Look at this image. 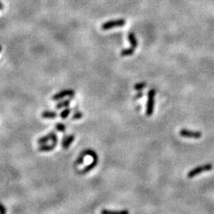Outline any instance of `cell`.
Listing matches in <instances>:
<instances>
[{
    "label": "cell",
    "instance_id": "ba28073f",
    "mask_svg": "<svg viewBox=\"0 0 214 214\" xmlns=\"http://www.w3.org/2000/svg\"><path fill=\"white\" fill-rule=\"evenodd\" d=\"M101 214H129V211L124 210H109V209H102Z\"/></svg>",
    "mask_w": 214,
    "mask_h": 214
},
{
    "label": "cell",
    "instance_id": "4fadbf2b",
    "mask_svg": "<svg viewBox=\"0 0 214 214\" xmlns=\"http://www.w3.org/2000/svg\"><path fill=\"white\" fill-rule=\"evenodd\" d=\"M69 104H70V100H64L63 102H60L56 105V109H60L62 107H67L68 106Z\"/></svg>",
    "mask_w": 214,
    "mask_h": 214
},
{
    "label": "cell",
    "instance_id": "ac0fdd59",
    "mask_svg": "<svg viewBox=\"0 0 214 214\" xmlns=\"http://www.w3.org/2000/svg\"><path fill=\"white\" fill-rule=\"evenodd\" d=\"M0 214H6V209L2 203H0Z\"/></svg>",
    "mask_w": 214,
    "mask_h": 214
},
{
    "label": "cell",
    "instance_id": "3957f363",
    "mask_svg": "<svg viewBox=\"0 0 214 214\" xmlns=\"http://www.w3.org/2000/svg\"><path fill=\"white\" fill-rule=\"evenodd\" d=\"M126 22L124 19H117V20H111L105 22L102 25V30H108L113 27H121L126 25Z\"/></svg>",
    "mask_w": 214,
    "mask_h": 214
},
{
    "label": "cell",
    "instance_id": "52a82bcc",
    "mask_svg": "<svg viewBox=\"0 0 214 214\" xmlns=\"http://www.w3.org/2000/svg\"><path fill=\"white\" fill-rule=\"evenodd\" d=\"M75 139L74 135H69V136H67L64 137L63 139V142H62V147H63L64 149H68L69 146L71 145L73 140Z\"/></svg>",
    "mask_w": 214,
    "mask_h": 214
},
{
    "label": "cell",
    "instance_id": "30bf717a",
    "mask_svg": "<svg viewBox=\"0 0 214 214\" xmlns=\"http://www.w3.org/2000/svg\"><path fill=\"white\" fill-rule=\"evenodd\" d=\"M128 38H129V41H130V43H131L132 48L136 49L137 47V38H136V37H135L134 33H129V34H128Z\"/></svg>",
    "mask_w": 214,
    "mask_h": 214
},
{
    "label": "cell",
    "instance_id": "8fae6325",
    "mask_svg": "<svg viewBox=\"0 0 214 214\" xmlns=\"http://www.w3.org/2000/svg\"><path fill=\"white\" fill-rule=\"evenodd\" d=\"M56 144H54V143L51 145H42L39 147L38 150L40 151H52L56 148Z\"/></svg>",
    "mask_w": 214,
    "mask_h": 214
},
{
    "label": "cell",
    "instance_id": "44dd1931",
    "mask_svg": "<svg viewBox=\"0 0 214 214\" xmlns=\"http://www.w3.org/2000/svg\"><path fill=\"white\" fill-rule=\"evenodd\" d=\"M1 50H2V47L0 46V52H1Z\"/></svg>",
    "mask_w": 214,
    "mask_h": 214
},
{
    "label": "cell",
    "instance_id": "ffe728a7",
    "mask_svg": "<svg viewBox=\"0 0 214 214\" xmlns=\"http://www.w3.org/2000/svg\"><path fill=\"white\" fill-rule=\"evenodd\" d=\"M3 9V6H2V4L0 2V10H2Z\"/></svg>",
    "mask_w": 214,
    "mask_h": 214
},
{
    "label": "cell",
    "instance_id": "7a4b0ae2",
    "mask_svg": "<svg viewBox=\"0 0 214 214\" xmlns=\"http://www.w3.org/2000/svg\"><path fill=\"white\" fill-rule=\"evenodd\" d=\"M212 163H205L204 165H201V166H198L197 167L194 168L191 171L188 172L187 174V177L189 179H192V178L195 177V176L198 175L199 174L202 173V172L209 171L212 169Z\"/></svg>",
    "mask_w": 214,
    "mask_h": 214
},
{
    "label": "cell",
    "instance_id": "6da1fadb",
    "mask_svg": "<svg viewBox=\"0 0 214 214\" xmlns=\"http://www.w3.org/2000/svg\"><path fill=\"white\" fill-rule=\"evenodd\" d=\"M155 90L151 89L148 93V102L146 106V115L151 116L154 112V105H155Z\"/></svg>",
    "mask_w": 214,
    "mask_h": 214
},
{
    "label": "cell",
    "instance_id": "9a60e30c",
    "mask_svg": "<svg viewBox=\"0 0 214 214\" xmlns=\"http://www.w3.org/2000/svg\"><path fill=\"white\" fill-rule=\"evenodd\" d=\"M71 111H72V109H69V108H67V109H65L64 110L62 111L60 113L61 118H62V119H66V118L68 117V116L69 115V113H71Z\"/></svg>",
    "mask_w": 214,
    "mask_h": 214
},
{
    "label": "cell",
    "instance_id": "5bb4252c",
    "mask_svg": "<svg viewBox=\"0 0 214 214\" xmlns=\"http://www.w3.org/2000/svg\"><path fill=\"white\" fill-rule=\"evenodd\" d=\"M56 130L61 133H64L65 130H66V126L64 125L63 123H57L56 125Z\"/></svg>",
    "mask_w": 214,
    "mask_h": 214
},
{
    "label": "cell",
    "instance_id": "e0dca14e",
    "mask_svg": "<svg viewBox=\"0 0 214 214\" xmlns=\"http://www.w3.org/2000/svg\"><path fill=\"white\" fill-rule=\"evenodd\" d=\"M83 117V113L80 111H76L75 114L72 117V120H77V119H81Z\"/></svg>",
    "mask_w": 214,
    "mask_h": 214
},
{
    "label": "cell",
    "instance_id": "d6986e66",
    "mask_svg": "<svg viewBox=\"0 0 214 214\" xmlns=\"http://www.w3.org/2000/svg\"><path fill=\"white\" fill-rule=\"evenodd\" d=\"M143 96V93L142 92H140L138 94H137V96L135 97V99H138L139 98H140V97Z\"/></svg>",
    "mask_w": 214,
    "mask_h": 214
},
{
    "label": "cell",
    "instance_id": "5b68a950",
    "mask_svg": "<svg viewBox=\"0 0 214 214\" xmlns=\"http://www.w3.org/2000/svg\"><path fill=\"white\" fill-rule=\"evenodd\" d=\"M48 140H52V143L57 144V136H56V134L54 132H52V133H50L49 134L46 135V136H44V137H42L41 138L38 139L37 143H38L39 144H44L48 142Z\"/></svg>",
    "mask_w": 214,
    "mask_h": 214
},
{
    "label": "cell",
    "instance_id": "7c38bea8",
    "mask_svg": "<svg viewBox=\"0 0 214 214\" xmlns=\"http://www.w3.org/2000/svg\"><path fill=\"white\" fill-rule=\"evenodd\" d=\"M135 49L134 48H133L131 47V48H127V49H124L122 50L121 52V56H132L133 54V52H134Z\"/></svg>",
    "mask_w": 214,
    "mask_h": 214
},
{
    "label": "cell",
    "instance_id": "2e32d148",
    "mask_svg": "<svg viewBox=\"0 0 214 214\" xmlns=\"http://www.w3.org/2000/svg\"><path fill=\"white\" fill-rule=\"evenodd\" d=\"M145 87H146L145 83H137V84H136V85L134 86V89L135 90H137V91H141V90L144 89Z\"/></svg>",
    "mask_w": 214,
    "mask_h": 214
},
{
    "label": "cell",
    "instance_id": "8992f818",
    "mask_svg": "<svg viewBox=\"0 0 214 214\" xmlns=\"http://www.w3.org/2000/svg\"><path fill=\"white\" fill-rule=\"evenodd\" d=\"M75 95V91L73 90H64V91H61L60 92H58L57 94H54L52 96V99L54 101H57V100H60L62 98H64V97L69 96V97H73Z\"/></svg>",
    "mask_w": 214,
    "mask_h": 214
},
{
    "label": "cell",
    "instance_id": "277c9868",
    "mask_svg": "<svg viewBox=\"0 0 214 214\" xmlns=\"http://www.w3.org/2000/svg\"><path fill=\"white\" fill-rule=\"evenodd\" d=\"M180 136L185 138H193V139H199L201 137V133L199 131H191L189 129H183L179 131Z\"/></svg>",
    "mask_w": 214,
    "mask_h": 214
},
{
    "label": "cell",
    "instance_id": "9c48e42d",
    "mask_svg": "<svg viewBox=\"0 0 214 214\" xmlns=\"http://www.w3.org/2000/svg\"><path fill=\"white\" fill-rule=\"evenodd\" d=\"M57 116V113L53 111H44V112L41 113V117L44 119H54V118L56 117Z\"/></svg>",
    "mask_w": 214,
    "mask_h": 214
}]
</instances>
